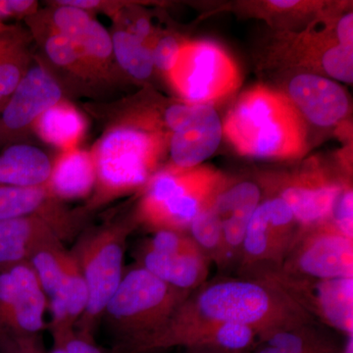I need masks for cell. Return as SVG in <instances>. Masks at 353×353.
Segmentation results:
<instances>
[{"instance_id":"cb8c5ba5","label":"cell","mask_w":353,"mask_h":353,"mask_svg":"<svg viewBox=\"0 0 353 353\" xmlns=\"http://www.w3.org/2000/svg\"><path fill=\"white\" fill-rule=\"evenodd\" d=\"M28 51L24 32L8 26L0 30V112L29 69Z\"/></svg>"},{"instance_id":"836d02e7","label":"cell","mask_w":353,"mask_h":353,"mask_svg":"<svg viewBox=\"0 0 353 353\" xmlns=\"http://www.w3.org/2000/svg\"><path fill=\"white\" fill-rule=\"evenodd\" d=\"M181 46L174 37L167 36L160 39L152 50L154 67L169 73L175 66Z\"/></svg>"},{"instance_id":"44dd1931","label":"cell","mask_w":353,"mask_h":353,"mask_svg":"<svg viewBox=\"0 0 353 353\" xmlns=\"http://www.w3.org/2000/svg\"><path fill=\"white\" fill-rule=\"evenodd\" d=\"M50 310V329L59 336L75 328L88 304V289L82 271L73 253L69 252L64 284L57 296L48 301Z\"/></svg>"},{"instance_id":"7c38bea8","label":"cell","mask_w":353,"mask_h":353,"mask_svg":"<svg viewBox=\"0 0 353 353\" xmlns=\"http://www.w3.org/2000/svg\"><path fill=\"white\" fill-rule=\"evenodd\" d=\"M61 99L59 83L46 68L34 65L28 69L0 112V145L15 141Z\"/></svg>"},{"instance_id":"ac0fdd59","label":"cell","mask_w":353,"mask_h":353,"mask_svg":"<svg viewBox=\"0 0 353 353\" xmlns=\"http://www.w3.org/2000/svg\"><path fill=\"white\" fill-rule=\"evenodd\" d=\"M63 241L50 223L41 218L0 221V271L29 261L41 246Z\"/></svg>"},{"instance_id":"9c48e42d","label":"cell","mask_w":353,"mask_h":353,"mask_svg":"<svg viewBox=\"0 0 353 353\" xmlns=\"http://www.w3.org/2000/svg\"><path fill=\"white\" fill-rule=\"evenodd\" d=\"M48 299L29 262L0 271V332L41 334Z\"/></svg>"},{"instance_id":"484cf974","label":"cell","mask_w":353,"mask_h":353,"mask_svg":"<svg viewBox=\"0 0 353 353\" xmlns=\"http://www.w3.org/2000/svg\"><path fill=\"white\" fill-rule=\"evenodd\" d=\"M111 39L113 57L121 68L137 80L150 78L154 68L152 50L126 30H117Z\"/></svg>"},{"instance_id":"f35d334b","label":"cell","mask_w":353,"mask_h":353,"mask_svg":"<svg viewBox=\"0 0 353 353\" xmlns=\"http://www.w3.org/2000/svg\"><path fill=\"white\" fill-rule=\"evenodd\" d=\"M50 353H68L65 348L63 343L58 339H53V347Z\"/></svg>"},{"instance_id":"e0dca14e","label":"cell","mask_w":353,"mask_h":353,"mask_svg":"<svg viewBox=\"0 0 353 353\" xmlns=\"http://www.w3.org/2000/svg\"><path fill=\"white\" fill-rule=\"evenodd\" d=\"M260 197L259 188L252 182L236 183L216 196L212 208L222 228L221 259L232 256L243 248L248 223L259 205Z\"/></svg>"},{"instance_id":"d6a6232c","label":"cell","mask_w":353,"mask_h":353,"mask_svg":"<svg viewBox=\"0 0 353 353\" xmlns=\"http://www.w3.org/2000/svg\"><path fill=\"white\" fill-rule=\"evenodd\" d=\"M332 216L334 226L343 236L353 238V194L352 190H343L336 199Z\"/></svg>"},{"instance_id":"4dcf8cb0","label":"cell","mask_w":353,"mask_h":353,"mask_svg":"<svg viewBox=\"0 0 353 353\" xmlns=\"http://www.w3.org/2000/svg\"><path fill=\"white\" fill-rule=\"evenodd\" d=\"M199 246L190 239L185 238L180 232L172 230H158L157 234L150 240L146 250L161 253V254L173 255L190 252Z\"/></svg>"},{"instance_id":"603a6c76","label":"cell","mask_w":353,"mask_h":353,"mask_svg":"<svg viewBox=\"0 0 353 353\" xmlns=\"http://www.w3.org/2000/svg\"><path fill=\"white\" fill-rule=\"evenodd\" d=\"M341 192V187L334 183L303 185L299 183L285 188L281 199L289 205L294 219L301 224L311 226L322 224L332 216Z\"/></svg>"},{"instance_id":"8d00e7d4","label":"cell","mask_w":353,"mask_h":353,"mask_svg":"<svg viewBox=\"0 0 353 353\" xmlns=\"http://www.w3.org/2000/svg\"><path fill=\"white\" fill-rule=\"evenodd\" d=\"M336 36L341 46L353 48V14L343 16L336 27Z\"/></svg>"},{"instance_id":"7bdbcfd3","label":"cell","mask_w":353,"mask_h":353,"mask_svg":"<svg viewBox=\"0 0 353 353\" xmlns=\"http://www.w3.org/2000/svg\"><path fill=\"white\" fill-rule=\"evenodd\" d=\"M4 26H6V25H3V23L0 22V30H1V29H2V28H3V27H4Z\"/></svg>"},{"instance_id":"9a60e30c","label":"cell","mask_w":353,"mask_h":353,"mask_svg":"<svg viewBox=\"0 0 353 353\" xmlns=\"http://www.w3.org/2000/svg\"><path fill=\"white\" fill-rule=\"evenodd\" d=\"M52 29L71 41L103 79L110 76L112 39L108 30L88 11L57 6L51 16Z\"/></svg>"},{"instance_id":"4316f807","label":"cell","mask_w":353,"mask_h":353,"mask_svg":"<svg viewBox=\"0 0 353 353\" xmlns=\"http://www.w3.org/2000/svg\"><path fill=\"white\" fill-rule=\"evenodd\" d=\"M43 46L46 55L53 64L73 75L81 77L83 80L103 79L75 44L52 28L50 34L44 39Z\"/></svg>"},{"instance_id":"6da1fadb","label":"cell","mask_w":353,"mask_h":353,"mask_svg":"<svg viewBox=\"0 0 353 353\" xmlns=\"http://www.w3.org/2000/svg\"><path fill=\"white\" fill-rule=\"evenodd\" d=\"M309 314L277 285L268 280L223 281L185 301L166 324L141 341L157 340L202 325H246L264 341L279 331L304 326Z\"/></svg>"},{"instance_id":"2e32d148","label":"cell","mask_w":353,"mask_h":353,"mask_svg":"<svg viewBox=\"0 0 353 353\" xmlns=\"http://www.w3.org/2000/svg\"><path fill=\"white\" fill-rule=\"evenodd\" d=\"M292 104L312 124L320 127L334 126L345 117L350 101L343 90L333 81L324 77L301 74L289 85Z\"/></svg>"},{"instance_id":"83f0119b","label":"cell","mask_w":353,"mask_h":353,"mask_svg":"<svg viewBox=\"0 0 353 353\" xmlns=\"http://www.w3.org/2000/svg\"><path fill=\"white\" fill-rule=\"evenodd\" d=\"M303 327L276 332L265 341L269 347L285 353H338L334 345L309 333Z\"/></svg>"},{"instance_id":"ffe728a7","label":"cell","mask_w":353,"mask_h":353,"mask_svg":"<svg viewBox=\"0 0 353 353\" xmlns=\"http://www.w3.org/2000/svg\"><path fill=\"white\" fill-rule=\"evenodd\" d=\"M155 277L178 290L196 289L208 275V264L199 248L167 255L145 250L141 265Z\"/></svg>"},{"instance_id":"30bf717a","label":"cell","mask_w":353,"mask_h":353,"mask_svg":"<svg viewBox=\"0 0 353 353\" xmlns=\"http://www.w3.org/2000/svg\"><path fill=\"white\" fill-rule=\"evenodd\" d=\"M278 270L303 277L328 280L353 275L352 240L343 236L334 225L324 226L296 240Z\"/></svg>"},{"instance_id":"1f68e13d","label":"cell","mask_w":353,"mask_h":353,"mask_svg":"<svg viewBox=\"0 0 353 353\" xmlns=\"http://www.w3.org/2000/svg\"><path fill=\"white\" fill-rule=\"evenodd\" d=\"M0 353H44L41 334L0 332Z\"/></svg>"},{"instance_id":"b9f144b4","label":"cell","mask_w":353,"mask_h":353,"mask_svg":"<svg viewBox=\"0 0 353 353\" xmlns=\"http://www.w3.org/2000/svg\"><path fill=\"white\" fill-rule=\"evenodd\" d=\"M259 353H285L282 352V350H278V348L269 347V345H266V347L262 348L261 350Z\"/></svg>"},{"instance_id":"277c9868","label":"cell","mask_w":353,"mask_h":353,"mask_svg":"<svg viewBox=\"0 0 353 353\" xmlns=\"http://www.w3.org/2000/svg\"><path fill=\"white\" fill-rule=\"evenodd\" d=\"M131 223L116 222L85 232L74 248L88 289V304L75 331L94 339L108 301L124 275L125 248Z\"/></svg>"},{"instance_id":"f1b7e54d","label":"cell","mask_w":353,"mask_h":353,"mask_svg":"<svg viewBox=\"0 0 353 353\" xmlns=\"http://www.w3.org/2000/svg\"><path fill=\"white\" fill-rule=\"evenodd\" d=\"M192 241L199 250H206L221 256L222 252V228L218 216L212 208V204L202 209L190 224Z\"/></svg>"},{"instance_id":"5bb4252c","label":"cell","mask_w":353,"mask_h":353,"mask_svg":"<svg viewBox=\"0 0 353 353\" xmlns=\"http://www.w3.org/2000/svg\"><path fill=\"white\" fill-rule=\"evenodd\" d=\"M222 137V122L213 106L190 104L187 119L172 136L170 153L174 168H196L216 152Z\"/></svg>"},{"instance_id":"8992f818","label":"cell","mask_w":353,"mask_h":353,"mask_svg":"<svg viewBox=\"0 0 353 353\" xmlns=\"http://www.w3.org/2000/svg\"><path fill=\"white\" fill-rule=\"evenodd\" d=\"M221 190L222 179L210 169L160 172L148 181L139 218L154 229L181 232L213 203Z\"/></svg>"},{"instance_id":"8fae6325","label":"cell","mask_w":353,"mask_h":353,"mask_svg":"<svg viewBox=\"0 0 353 353\" xmlns=\"http://www.w3.org/2000/svg\"><path fill=\"white\" fill-rule=\"evenodd\" d=\"M294 216L281 197L259 204L252 216L241 250L245 264L282 266L296 240L292 229Z\"/></svg>"},{"instance_id":"d6986e66","label":"cell","mask_w":353,"mask_h":353,"mask_svg":"<svg viewBox=\"0 0 353 353\" xmlns=\"http://www.w3.org/2000/svg\"><path fill=\"white\" fill-rule=\"evenodd\" d=\"M51 172L50 158L36 146L15 143L0 153V185L46 187L50 183Z\"/></svg>"},{"instance_id":"d590c367","label":"cell","mask_w":353,"mask_h":353,"mask_svg":"<svg viewBox=\"0 0 353 353\" xmlns=\"http://www.w3.org/2000/svg\"><path fill=\"white\" fill-rule=\"evenodd\" d=\"M38 2L32 0H0V22L6 18L32 15Z\"/></svg>"},{"instance_id":"f546056e","label":"cell","mask_w":353,"mask_h":353,"mask_svg":"<svg viewBox=\"0 0 353 353\" xmlns=\"http://www.w3.org/2000/svg\"><path fill=\"white\" fill-rule=\"evenodd\" d=\"M322 67L328 75L341 82H353V48L334 46L322 57Z\"/></svg>"},{"instance_id":"52a82bcc","label":"cell","mask_w":353,"mask_h":353,"mask_svg":"<svg viewBox=\"0 0 353 353\" xmlns=\"http://www.w3.org/2000/svg\"><path fill=\"white\" fill-rule=\"evenodd\" d=\"M168 75L176 92L192 104L216 101L240 83V73L232 58L217 44L208 41L181 46Z\"/></svg>"},{"instance_id":"ab89813d","label":"cell","mask_w":353,"mask_h":353,"mask_svg":"<svg viewBox=\"0 0 353 353\" xmlns=\"http://www.w3.org/2000/svg\"><path fill=\"white\" fill-rule=\"evenodd\" d=\"M299 3L297 1H271V4L273 6L279 7V8H292Z\"/></svg>"},{"instance_id":"5b68a950","label":"cell","mask_w":353,"mask_h":353,"mask_svg":"<svg viewBox=\"0 0 353 353\" xmlns=\"http://www.w3.org/2000/svg\"><path fill=\"white\" fill-rule=\"evenodd\" d=\"M160 139L134 127L111 130L95 148L94 194L90 208L105 203L148 183L157 165Z\"/></svg>"},{"instance_id":"4fadbf2b","label":"cell","mask_w":353,"mask_h":353,"mask_svg":"<svg viewBox=\"0 0 353 353\" xmlns=\"http://www.w3.org/2000/svg\"><path fill=\"white\" fill-rule=\"evenodd\" d=\"M37 217L50 223L62 241L73 238L82 229L85 213L71 210L50 187L18 188L0 185V221Z\"/></svg>"},{"instance_id":"ba28073f","label":"cell","mask_w":353,"mask_h":353,"mask_svg":"<svg viewBox=\"0 0 353 353\" xmlns=\"http://www.w3.org/2000/svg\"><path fill=\"white\" fill-rule=\"evenodd\" d=\"M265 279L329 326L353 334V279L318 280L285 273L278 269L266 271Z\"/></svg>"},{"instance_id":"7402d4cb","label":"cell","mask_w":353,"mask_h":353,"mask_svg":"<svg viewBox=\"0 0 353 353\" xmlns=\"http://www.w3.org/2000/svg\"><path fill=\"white\" fill-rule=\"evenodd\" d=\"M95 185V168L92 155L71 148L65 150L52 165L48 187L61 201L88 196Z\"/></svg>"},{"instance_id":"e575fe53","label":"cell","mask_w":353,"mask_h":353,"mask_svg":"<svg viewBox=\"0 0 353 353\" xmlns=\"http://www.w3.org/2000/svg\"><path fill=\"white\" fill-rule=\"evenodd\" d=\"M63 343L68 353H103L94 343V339L87 338L77 333L75 329L59 336H53Z\"/></svg>"},{"instance_id":"3957f363","label":"cell","mask_w":353,"mask_h":353,"mask_svg":"<svg viewBox=\"0 0 353 353\" xmlns=\"http://www.w3.org/2000/svg\"><path fill=\"white\" fill-rule=\"evenodd\" d=\"M188 292L166 284L143 266L124 272L101 319L117 340L115 348L161 329L187 299Z\"/></svg>"},{"instance_id":"7a4b0ae2","label":"cell","mask_w":353,"mask_h":353,"mask_svg":"<svg viewBox=\"0 0 353 353\" xmlns=\"http://www.w3.org/2000/svg\"><path fill=\"white\" fill-rule=\"evenodd\" d=\"M223 132L241 154L299 157L306 150V128L292 102L281 92L256 87L241 95L225 120Z\"/></svg>"},{"instance_id":"74e56055","label":"cell","mask_w":353,"mask_h":353,"mask_svg":"<svg viewBox=\"0 0 353 353\" xmlns=\"http://www.w3.org/2000/svg\"><path fill=\"white\" fill-rule=\"evenodd\" d=\"M150 29L152 28H150V22L145 18H141L137 21L136 24L132 26L131 31L128 32H131L137 39L145 43V39L150 34Z\"/></svg>"},{"instance_id":"60d3db41","label":"cell","mask_w":353,"mask_h":353,"mask_svg":"<svg viewBox=\"0 0 353 353\" xmlns=\"http://www.w3.org/2000/svg\"><path fill=\"white\" fill-rule=\"evenodd\" d=\"M343 353H353V334L347 336V341Z\"/></svg>"},{"instance_id":"d4e9b609","label":"cell","mask_w":353,"mask_h":353,"mask_svg":"<svg viewBox=\"0 0 353 353\" xmlns=\"http://www.w3.org/2000/svg\"><path fill=\"white\" fill-rule=\"evenodd\" d=\"M34 124L41 139L65 150L73 148L85 130L81 114L62 101L46 111Z\"/></svg>"}]
</instances>
